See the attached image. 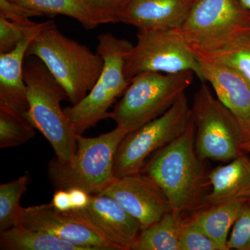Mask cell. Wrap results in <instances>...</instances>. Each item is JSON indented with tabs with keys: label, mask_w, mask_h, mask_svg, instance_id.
<instances>
[{
	"label": "cell",
	"mask_w": 250,
	"mask_h": 250,
	"mask_svg": "<svg viewBox=\"0 0 250 250\" xmlns=\"http://www.w3.org/2000/svg\"><path fill=\"white\" fill-rule=\"evenodd\" d=\"M229 250H250V202L242 207L228 241Z\"/></svg>",
	"instance_id": "cell-28"
},
{
	"label": "cell",
	"mask_w": 250,
	"mask_h": 250,
	"mask_svg": "<svg viewBox=\"0 0 250 250\" xmlns=\"http://www.w3.org/2000/svg\"><path fill=\"white\" fill-rule=\"evenodd\" d=\"M18 225L48 233L89 250H116L84 224L56 209L52 203L22 207Z\"/></svg>",
	"instance_id": "cell-13"
},
{
	"label": "cell",
	"mask_w": 250,
	"mask_h": 250,
	"mask_svg": "<svg viewBox=\"0 0 250 250\" xmlns=\"http://www.w3.org/2000/svg\"><path fill=\"white\" fill-rule=\"evenodd\" d=\"M192 71L202 81L196 56L177 31H139L137 42L125 59L124 72L128 81L144 72L176 74Z\"/></svg>",
	"instance_id": "cell-10"
},
{
	"label": "cell",
	"mask_w": 250,
	"mask_h": 250,
	"mask_svg": "<svg viewBox=\"0 0 250 250\" xmlns=\"http://www.w3.org/2000/svg\"><path fill=\"white\" fill-rule=\"evenodd\" d=\"M53 22L23 24L0 17V54L7 53L16 48L18 44L31 34L39 32Z\"/></svg>",
	"instance_id": "cell-25"
},
{
	"label": "cell",
	"mask_w": 250,
	"mask_h": 250,
	"mask_svg": "<svg viewBox=\"0 0 250 250\" xmlns=\"http://www.w3.org/2000/svg\"><path fill=\"white\" fill-rule=\"evenodd\" d=\"M133 45L129 41L118 39L111 33L98 36L97 52L104 62L103 71L83 100L64 108L75 134L82 135L99 122L110 118L108 109L129 85L124 67L125 59Z\"/></svg>",
	"instance_id": "cell-6"
},
{
	"label": "cell",
	"mask_w": 250,
	"mask_h": 250,
	"mask_svg": "<svg viewBox=\"0 0 250 250\" xmlns=\"http://www.w3.org/2000/svg\"><path fill=\"white\" fill-rule=\"evenodd\" d=\"M31 11L35 16L54 18L58 15L76 20L86 30L98 27L82 0H9Z\"/></svg>",
	"instance_id": "cell-21"
},
{
	"label": "cell",
	"mask_w": 250,
	"mask_h": 250,
	"mask_svg": "<svg viewBox=\"0 0 250 250\" xmlns=\"http://www.w3.org/2000/svg\"><path fill=\"white\" fill-rule=\"evenodd\" d=\"M249 29L250 14L238 0H197L174 30L197 54L226 48Z\"/></svg>",
	"instance_id": "cell-7"
},
{
	"label": "cell",
	"mask_w": 250,
	"mask_h": 250,
	"mask_svg": "<svg viewBox=\"0 0 250 250\" xmlns=\"http://www.w3.org/2000/svg\"><path fill=\"white\" fill-rule=\"evenodd\" d=\"M126 134L118 126L96 137L77 134V152L72 160L62 164L54 157L47 166V177L55 190L80 188L90 195L103 192L116 179L115 155Z\"/></svg>",
	"instance_id": "cell-4"
},
{
	"label": "cell",
	"mask_w": 250,
	"mask_h": 250,
	"mask_svg": "<svg viewBox=\"0 0 250 250\" xmlns=\"http://www.w3.org/2000/svg\"><path fill=\"white\" fill-rule=\"evenodd\" d=\"M23 75L27 86V116L45 136L60 163L70 162L76 154L77 134L61 103L68 100L66 92L40 59L26 57Z\"/></svg>",
	"instance_id": "cell-3"
},
{
	"label": "cell",
	"mask_w": 250,
	"mask_h": 250,
	"mask_svg": "<svg viewBox=\"0 0 250 250\" xmlns=\"http://www.w3.org/2000/svg\"><path fill=\"white\" fill-rule=\"evenodd\" d=\"M35 57L66 92L68 101L76 104L88 95L103 71L104 59L86 45L63 34L52 22L29 45L26 57Z\"/></svg>",
	"instance_id": "cell-2"
},
{
	"label": "cell",
	"mask_w": 250,
	"mask_h": 250,
	"mask_svg": "<svg viewBox=\"0 0 250 250\" xmlns=\"http://www.w3.org/2000/svg\"><path fill=\"white\" fill-rule=\"evenodd\" d=\"M31 11L11 2L9 0H0V17L12 22L23 24L34 23L29 18L34 17Z\"/></svg>",
	"instance_id": "cell-29"
},
{
	"label": "cell",
	"mask_w": 250,
	"mask_h": 250,
	"mask_svg": "<svg viewBox=\"0 0 250 250\" xmlns=\"http://www.w3.org/2000/svg\"><path fill=\"white\" fill-rule=\"evenodd\" d=\"M192 114L195 147L204 160L228 162L242 154L244 131L241 122L202 83L195 94Z\"/></svg>",
	"instance_id": "cell-8"
},
{
	"label": "cell",
	"mask_w": 250,
	"mask_h": 250,
	"mask_svg": "<svg viewBox=\"0 0 250 250\" xmlns=\"http://www.w3.org/2000/svg\"><path fill=\"white\" fill-rule=\"evenodd\" d=\"M51 203L56 209L62 213L72 210L70 195L67 190H56Z\"/></svg>",
	"instance_id": "cell-31"
},
{
	"label": "cell",
	"mask_w": 250,
	"mask_h": 250,
	"mask_svg": "<svg viewBox=\"0 0 250 250\" xmlns=\"http://www.w3.org/2000/svg\"><path fill=\"white\" fill-rule=\"evenodd\" d=\"M248 201H250V194L249 198H248Z\"/></svg>",
	"instance_id": "cell-34"
},
{
	"label": "cell",
	"mask_w": 250,
	"mask_h": 250,
	"mask_svg": "<svg viewBox=\"0 0 250 250\" xmlns=\"http://www.w3.org/2000/svg\"><path fill=\"white\" fill-rule=\"evenodd\" d=\"M84 224L116 250H134L142 231L141 223L111 197L91 195L83 209L66 212Z\"/></svg>",
	"instance_id": "cell-11"
},
{
	"label": "cell",
	"mask_w": 250,
	"mask_h": 250,
	"mask_svg": "<svg viewBox=\"0 0 250 250\" xmlns=\"http://www.w3.org/2000/svg\"><path fill=\"white\" fill-rule=\"evenodd\" d=\"M195 75L192 71L136 75L129 80L109 118L127 134L139 129L168 111L191 85Z\"/></svg>",
	"instance_id": "cell-5"
},
{
	"label": "cell",
	"mask_w": 250,
	"mask_h": 250,
	"mask_svg": "<svg viewBox=\"0 0 250 250\" xmlns=\"http://www.w3.org/2000/svg\"><path fill=\"white\" fill-rule=\"evenodd\" d=\"M211 190L201 208L238 200H248L250 194V158L243 153L226 165L219 166L208 174Z\"/></svg>",
	"instance_id": "cell-17"
},
{
	"label": "cell",
	"mask_w": 250,
	"mask_h": 250,
	"mask_svg": "<svg viewBox=\"0 0 250 250\" xmlns=\"http://www.w3.org/2000/svg\"><path fill=\"white\" fill-rule=\"evenodd\" d=\"M243 7L250 14V0H238Z\"/></svg>",
	"instance_id": "cell-33"
},
{
	"label": "cell",
	"mask_w": 250,
	"mask_h": 250,
	"mask_svg": "<svg viewBox=\"0 0 250 250\" xmlns=\"http://www.w3.org/2000/svg\"><path fill=\"white\" fill-rule=\"evenodd\" d=\"M70 195L72 210L83 209L89 204L91 195L80 188H71L67 190Z\"/></svg>",
	"instance_id": "cell-30"
},
{
	"label": "cell",
	"mask_w": 250,
	"mask_h": 250,
	"mask_svg": "<svg viewBox=\"0 0 250 250\" xmlns=\"http://www.w3.org/2000/svg\"><path fill=\"white\" fill-rule=\"evenodd\" d=\"M95 22H119L120 16L128 0H82Z\"/></svg>",
	"instance_id": "cell-27"
},
{
	"label": "cell",
	"mask_w": 250,
	"mask_h": 250,
	"mask_svg": "<svg viewBox=\"0 0 250 250\" xmlns=\"http://www.w3.org/2000/svg\"><path fill=\"white\" fill-rule=\"evenodd\" d=\"M36 128L27 114L0 108V148L22 146L36 136Z\"/></svg>",
	"instance_id": "cell-22"
},
{
	"label": "cell",
	"mask_w": 250,
	"mask_h": 250,
	"mask_svg": "<svg viewBox=\"0 0 250 250\" xmlns=\"http://www.w3.org/2000/svg\"><path fill=\"white\" fill-rule=\"evenodd\" d=\"M179 248L180 250H220L216 243L190 218L184 219Z\"/></svg>",
	"instance_id": "cell-26"
},
{
	"label": "cell",
	"mask_w": 250,
	"mask_h": 250,
	"mask_svg": "<svg viewBox=\"0 0 250 250\" xmlns=\"http://www.w3.org/2000/svg\"><path fill=\"white\" fill-rule=\"evenodd\" d=\"M165 194L174 213L183 215L201 208L208 182L205 160L195 147L193 118L185 131L156 152L142 170Z\"/></svg>",
	"instance_id": "cell-1"
},
{
	"label": "cell",
	"mask_w": 250,
	"mask_h": 250,
	"mask_svg": "<svg viewBox=\"0 0 250 250\" xmlns=\"http://www.w3.org/2000/svg\"><path fill=\"white\" fill-rule=\"evenodd\" d=\"M182 214L171 211L141 231L134 250H180Z\"/></svg>",
	"instance_id": "cell-20"
},
{
	"label": "cell",
	"mask_w": 250,
	"mask_h": 250,
	"mask_svg": "<svg viewBox=\"0 0 250 250\" xmlns=\"http://www.w3.org/2000/svg\"><path fill=\"white\" fill-rule=\"evenodd\" d=\"M100 195L114 199L141 223L143 229L172 210L164 192L143 172L116 178Z\"/></svg>",
	"instance_id": "cell-12"
},
{
	"label": "cell",
	"mask_w": 250,
	"mask_h": 250,
	"mask_svg": "<svg viewBox=\"0 0 250 250\" xmlns=\"http://www.w3.org/2000/svg\"><path fill=\"white\" fill-rule=\"evenodd\" d=\"M195 55L198 58L217 61L232 67L250 83V29L226 48Z\"/></svg>",
	"instance_id": "cell-24"
},
{
	"label": "cell",
	"mask_w": 250,
	"mask_h": 250,
	"mask_svg": "<svg viewBox=\"0 0 250 250\" xmlns=\"http://www.w3.org/2000/svg\"><path fill=\"white\" fill-rule=\"evenodd\" d=\"M27 172L16 180L0 185V231L17 225L22 207L21 200L27 190Z\"/></svg>",
	"instance_id": "cell-23"
},
{
	"label": "cell",
	"mask_w": 250,
	"mask_h": 250,
	"mask_svg": "<svg viewBox=\"0 0 250 250\" xmlns=\"http://www.w3.org/2000/svg\"><path fill=\"white\" fill-rule=\"evenodd\" d=\"M242 150L246 154H250V124L244 131V141L242 145Z\"/></svg>",
	"instance_id": "cell-32"
},
{
	"label": "cell",
	"mask_w": 250,
	"mask_h": 250,
	"mask_svg": "<svg viewBox=\"0 0 250 250\" xmlns=\"http://www.w3.org/2000/svg\"><path fill=\"white\" fill-rule=\"evenodd\" d=\"M197 0H128L119 22L138 30H174L183 24Z\"/></svg>",
	"instance_id": "cell-15"
},
{
	"label": "cell",
	"mask_w": 250,
	"mask_h": 250,
	"mask_svg": "<svg viewBox=\"0 0 250 250\" xmlns=\"http://www.w3.org/2000/svg\"><path fill=\"white\" fill-rule=\"evenodd\" d=\"M1 250H89L43 231L16 225L0 231Z\"/></svg>",
	"instance_id": "cell-19"
},
{
	"label": "cell",
	"mask_w": 250,
	"mask_h": 250,
	"mask_svg": "<svg viewBox=\"0 0 250 250\" xmlns=\"http://www.w3.org/2000/svg\"><path fill=\"white\" fill-rule=\"evenodd\" d=\"M41 31L28 36L11 52L0 54V108L1 109L27 114L29 104L23 66L28 47Z\"/></svg>",
	"instance_id": "cell-16"
},
{
	"label": "cell",
	"mask_w": 250,
	"mask_h": 250,
	"mask_svg": "<svg viewBox=\"0 0 250 250\" xmlns=\"http://www.w3.org/2000/svg\"><path fill=\"white\" fill-rule=\"evenodd\" d=\"M192 118V108L184 93L162 116L128 133L115 155L116 179L141 172L148 156L180 136Z\"/></svg>",
	"instance_id": "cell-9"
},
{
	"label": "cell",
	"mask_w": 250,
	"mask_h": 250,
	"mask_svg": "<svg viewBox=\"0 0 250 250\" xmlns=\"http://www.w3.org/2000/svg\"><path fill=\"white\" fill-rule=\"evenodd\" d=\"M247 200H238L196 210L192 220L216 243L220 250H228V234Z\"/></svg>",
	"instance_id": "cell-18"
},
{
	"label": "cell",
	"mask_w": 250,
	"mask_h": 250,
	"mask_svg": "<svg viewBox=\"0 0 250 250\" xmlns=\"http://www.w3.org/2000/svg\"><path fill=\"white\" fill-rule=\"evenodd\" d=\"M202 82L207 81L216 98L241 122L243 131L250 124V83L232 67L210 59L198 58Z\"/></svg>",
	"instance_id": "cell-14"
}]
</instances>
